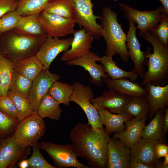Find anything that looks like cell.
<instances>
[{"instance_id":"17","label":"cell","mask_w":168,"mask_h":168,"mask_svg":"<svg viewBox=\"0 0 168 168\" xmlns=\"http://www.w3.org/2000/svg\"><path fill=\"white\" fill-rule=\"evenodd\" d=\"M71 47L64 52L61 60L67 62L84 55L90 52L92 43L94 38L83 28L74 30Z\"/></svg>"},{"instance_id":"20","label":"cell","mask_w":168,"mask_h":168,"mask_svg":"<svg viewBox=\"0 0 168 168\" xmlns=\"http://www.w3.org/2000/svg\"><path fill=\"white\" fill-rule=\"evenodd\" d=\"M147 117L138 119L133 117L125 123V128L120 132L113 133V137L119 140L128 148H130L142 138Z\"/></svg>"},{"instance_id":"1","label":"cell","mask_w":168,"mask_h":168,"mask_svg":"<svg viewBox=\"0 0 168 168\" xmlns=\"http://www.w3.org/2000/svg\"><path fill=\"white\" fill-rule=\"evenodd\" d=\"M110 135L105 128L92 129L88 123H79L71 130V140L78 156L91 168L107 167V145Z\"/></svg>"},{"instance_id":"23","label":"cell","mask_w":168,"mask_h":168,"mask_svg":"<svg viewBox=\"0 0 168 168\" xmlns=\"http://www.w3.org/2000/svg\"><path fill=\"white\" fill-rule=\"evenodd\" d=\"M93 104L96 108L100 120L103 125L105 126V129L110 135L112 133L123 130L125 128V122L133 117L124 113L113 114L96 104Z\"/></svg>"},{"instance_id":"26","label":"cell","mask_w":168,"mask_h":168,"mask_svg":"<svg viewBox=\"0 0 168 168\" xmlns=\"http://www.w3.org/2000/svg\"><path fill=\"white\" fill-rule=\"evenodd\" d=\"M99 62L103 65L105 72L112 79L127 78L135 82L138 79L137 73L132 71H125L119 68L112 56L104 55L100 57Z\"/></svg>"},{"instance_id":"18","label":"cell","mask_w":168,"mask_h":168,"mask_svg":"<svg viewBox=\"0 0 168 168\" xmlns=\"http://www.w3.org/2000/svg\"><path fill=\"white\" fill-rule=\"evenodd\" d=\"M131 160L129 148L119 139L110 137L107 145L108 168H128Z\"/></svg>"},{"instance_id":"41","label":"cell","mask_w":168,"mask_h":168,"mask_svg":"<svg viewBox=\"0 0 168 168\" xmlns=\"http://www.w3.org/2000/svg\"><path fill=\"white\" fill-rule=\"evenodd\" d=\"M18 0H0V18L16 10Z\"/></svg>"},{"instance_id":"45","label":"cell","mask_w":168,"mask_h":168,"mask_svg":"<svg viewBox=\"0 0 168 168\" xmlns=\"http://www.w3.org/2000/svg\"><path fill=\"white\" fill-rule=\"evenodd\" d=\"M18 167L20 168H29V162L28 159H23L18 164Z\"/></svg>"},{"instance_id":"13","label":"cell","mask_w":168,"mask_h":168,"mask_svg":"<svg viewBox=\"0 0 168 168\" xmlns=\"http://www.w3.org/2000/svg\"><path fill=\"white\" fill-rule=\"evenodd\" d=\"M73 37L60 39L48 37L42 43L35 56L41 62L43 69H49L51 63L60 53L69 49Z\"/></svg>"},{"instance_id":"31","label":"cell","mask_w":168,"mask_h":168,"mask_svg":"<svg viewBox=\"0 0 168 168\" xmlns=\"http://www.w3.org/2000/svg\"><path fill=\"white\" fill-rule=\"evenodd\" d=\"M73 90V85L56 81L51 86L48 92L59 104L68 106Z\"/></svg>"},{"instance_id":"10","label":"cell","mask_w":168,"mask_h":168,"mask_svg":"<svg viewBox=\"0 0 168 168\" xmlns=\"http://www.w3.org/2000/svg\"><path fill=\"white\" fill-rule=\"evenodd\" d=\"M75 14L74 20L80 27H83L86 32L98 40L102 37L100 32V25L96 20L100 16L94 14L91 0H72Z\"/></svg>"},{"instance_id":"2","label":"cell","mask_w":168,"mask_h":168,"mask_svg":"<svg viewBox=\"0 0 168 168\" xmlns=\"http://www.w3.org/2000/svg\"><path fill=\"white\" fill-rule=\"evenodd\" d=\"M99 16L100 33L106 44V55L113 57L118 54L123 62H128L129 57L126 45V34L118 22L117 14L105 6Z\"/></svg>"},{"instance_id":"11","label":"cell","mask_w":168,"mask_h":168,"mask_svg":"<svg viewBox=\"0 0 168 168\" xmlns=\"http://www.w3.org/2000/svg\"><path fill=\"white\" fill-rule=\"evenodd\" d=\"M129 27L126 34V45L129 58L133 62L134 67L132 71L137 73L142 79L145 71L144 65H147L148 56L146 52L142 51L141 44L137 36L136 30L138 28L136 24L129 20Z\"/></svg>"},{"instance_id":"25","label":"cell","mask_w":168,"mask_h":168,"mask_svg":"<svg viewBox=\"0 0 168 168\" xmlns=\"http://www.w3.org/2000/svg\"><path fill=\"white\" fill-rule=\"evenodd\" d=\"M13 68L18 73L33 81L43 69V66L35 55L14 63Z\"/></svg>"},{"instance_id":"46","label":"cell","mask_w":168,"mask_h":168,"mask_svg":"<svg viewBox=\"0 0 168 168\" xmlns=\"http://www.w3.org/2000/svg\"><path fill=\"white\" fill-rule=\"evenodd\" d=\"M161 4L163 8L162 9V12L166 13L168 15V0H158Z\"/></svg>"},{"instance_id":"35","label":"cell","mask_w":168,"mask_h":168,"mask_svg":"<svg viewBox=\"0 0 168 168\" xmlns=\"http://www.w3.org/2000/svg\"><path fill=\"white\" fill-rule=\"evenodd\" d=\"M7 96L15 106L18 113V119L20 121L35 112L28 97L9 91Z\"/></svg>"},{"instance_id":"34","label":"cell","mask_w":168,"mask_h":168,"mask_svg":"<svg viewBox=\"0 0 168 168\" xmlns=\"http://www.w3.org/2000/svg\"><path fill=\"white\" fill-rule=\"evenodd\" d=\"M50 0H18L16 11L21 16L39 15Z\"/></svg>"},{"instance_id":"15","label":"cell","mask_w":168,"mask_h":168,"mask_svg":"<svg viewBox=\"0 0 168 168\" xmlns=\"http://www.w3.org/2000/svg\"><path fill=\"white\" fill-rule=\"evenodd\" d=\"M60 77L59 74L51 73L49 69H43L34 80L28 97L35 111H37L42 99L51 86Z\"/></svg>"},{"instance_id":"32","label":"cell","mask_w":168,"mask_h":168,"mask_svg":"<svg viewBox=\"0 0 168 168\" xmlns=\"http://www.w3.org/2000/svg\"><path fill=\"white\" fill-rule=\"evenodd\" d=\"M14 63L0 54V97L7 96Z\"/></svg>"},{"instance_id":"12","label":"cell","mask_w":168,"mask_h":168,"mask_svg":"<svg viewBox=\"0 0 168 168\" xmlns=\"http://www.w3.org/2000/svg\"><path fill=\"white\" fill-rule=\"evenodd\" d=\"M30 147L20 143L12 136L0 141V168L13 167L29 154Z\"/></svg>"},{"instance_id":"27","label":"cell","mask_w":168,"mask_h":168,"mask_svg":"<svg viewBox=\"0 0 168 168\" xmlns=\"http://www.w3.org/2000/svg\"><path fill=\"white\" fill-rule=\"evenodd\" d=\"M58 102L48 92L42 99L36 111L42 119L48 118L58 120L62 111Z\"/></svg>"},{"instance_id":"4","label":"cell","mask_w":168,"mask_h":168,"mask_svg":"<svg viewBox=\"0 0 168 168\" xmlns=\"http://www.w3.org/2000/svg\"><path fill=\"white\" fill-rule=\"evenodd\" d=\"M1 35L0 54L14 63L21 59L35 55L47 35L33 37L18 34L13 30Z\"/></svg>"},{"instance_id":"5","label":"cell","mask_w":168,"mask_h":168,"mask_svg":"<svg viewBox=\"0 0 168 168\" xmlns=\"http://www.w3.org/2000/svg\"><path fill=\"white\" fill-rule=\"evenodd\" d=\"M38 146L40 149L47 153L53 160L56 168H91L78 160V154L72 143L59 145L44 141L38 143Z\"/></svg>"},{"instance_id":"8","label":"cell","mask_w":168,"mask_h":168,"mask_svg":"<svg viewBox=\"0 0 168 168\" xmlns=\"http://www.w3.org/2000/svg\"><path fill=\"white\" fill-rule=\"evenodd\" d=\"M121 10L128 20L137 24L139 30V35L142 37L155 27L159 23L163 8L158 6L152 11H141L131 7L129 5L118 2Z\"/></svg>"},{"instance_id":"19","label":"cell","mask_w":168,"mask_h":168,"mask_svg":"<svg viewBox=\"0 0 168 168\" xmlns=\"http://www.w3.org/2000/svg\"><path fill=\"white\" fill-rule=\"evenodd\" d=\"M160 142V140L141 138L130 148V160L155 167L158 160L156 156V147Z\"/></svg>"},{"instance_id":"29","label":"cell","mask_w":168,"mask_h":168,"mask_svg":"<svg viewBox=\"0 0 168 168\" xmlns=\"http://www.w3.org/2000/svg\"><path fill=\"white\" fill-rule=\"evenodd\" d=\"M43 11L69 19L75 18L72 0H50Z\"/></svg>"},{"instance_id":"37","label":"cell","mask_w":168,"mask_h":168,"mask_svg":"<svg viewBox=\"0 0 168 168\" xmlns=\"http://www.w3.org/2000/svg\"><path fill=\"white\" fill-rule=\"evenodd\" d=\"M20 16L16 10L0 18V35L15 29L18 24Z\"/></svg>"},{"instance_id":"22","label":"cell","mask_w":168,"mask_h":168,"mask_svg":"<svg viewBox=\"0 0 168 168\" xmlns=\"http://www.w3.org/2000/svg\"><path fill=\"white\" fill-rule=\"evenodd\" d=\"M103 83L109 89L117 91L129 96L146 97L147 91L145 88L136 82L127 78L113 79L109 77L103 79Z\"/></svg>"},{"instance_id":"47","label":"cell","mask_w":168,"mask_h":168,"mask_svg":"<svg viewBox=\"0 0 168 168\" xmlns=\"http://www.w3.org/2000/svg\"><path fill=\"white\" fill-rule=\"evenodd\" d=\"M155 167L160 168H168V166L164 165L163 163H159L158 162L155 165Z\"/></svg>"},{"instance_id":"3","label":"cell","mask_w":168,"mask_h":168,"mask_svg":"<svg viewBox=\"0 0 168 168\" xmlns=\"http://www.w3.org/2000/svg\"><path fill=\"white\" fill-rule=\"evenodd\" d=\"M142 37L151 44L153 51L151 54V48H147L148 69L144 72L141 86H142L150 82L155 86H164L168 82V48L163 46L150 32Z\"/></svg>"},{"instance_id":"14","label":"cell","mask_w":168,"mask_h":168,"mask_svg":"<svg viewBox=\"0 0 168 168\" xmlns=\"http://www.w3.org/2000/svg\"><path fill=\"white\" fill-rule=\"evenodd\" d=\"M100 57L95 53L90 51L84 55L66 62V63L68 66L76 65L83 68L91 76V82L96 86H102L103 79L109 77L103 65L96 63L99 62Z\"/></svg>"},{"instance_id":"30","label":"cell","mask_w":168,"mask_h":168,"mask_svg":"<svg viewBox=\"0 0 168 168\" xmlns=\"http://www.w3.org/2000/svg\"><path fill=\"white\" fill-rule=\"evenodd\" d=\"M164 111L160 110L157 111L149 124L145 126L142 133V138L154 140L161 139L162 137Z\"/></svg>"},{"instance_id":"44","label":"cell","mask_w":168,"mask_h":168,"mask_svg":"<svg viewBox=\"0 0 168 168\" xmlns=\"http://www.w3.org/2000/svg\"><path fill=\"white\" fill-rule=\"evenodd\" d=\"M155 166L143 164L135 161L130 160L128 168H154Z\"/></svg>"},{"instance_id":"9","label":"cell","mask_w":168,"mask_h":168,"mask_svg":"<svg viewBox=\"0 0 168 168\" xmlns=\"http://www.w3.org/2000/svg\"><path fill=\"white\" fill-rule=\"evenodd\" d=\"M38 19L49 38L60 37L72 34L76 22L74 19L65 18L43 11Z\"/></svg>"},{"instance_id":"33","label":"cell","mask_w":168,"mask_h":168,"mask_svg":"<svg viewBox=\"0 0 168 168\" xmlns=\"http://www.w3.org/2000/svg\"><path fill=\"white\" fill-rule=\"evenodd\" d=\"M33 81L14 70L8 91L28 97Z\"/></svg>"},{"instance_id":"39","label":"cell","mask_w":168,"mask_h":168,"mask_svg":"<svg viewBox=\"0 0 168 168\" xmlns=\"http://www.w3.org/2000/svg\"><path fill=\"white\" fill-rule=\"evenodd\" d=\"M19 122L17 118L9 117L0 111V138L12 133Z\"/></svg>"},{"instance_id":"6","label":"cell","mask_w":168,"mask_h":168,"mask_svg":"<svg viewBox=\"0 0 168 168\" xmlns=\"http://www.w3.org/2000/svg\"><path fill=\"white\" fill-rule=\"evenodd\" d=\"M72 85L70 101L75 103L82 109L87 117L88 123L93 130H100L103 128V124L96 108L91 102L94 98L92 88L78 82L74 83Z\"/></svg>"},{"instance_id":"38","label":"cell","mask_w":168,"mask_h":168,"mask_svg":"<svg viewBox=\"0 0 168 168\" xmlns=\"http://www.w3.org/2000/svg\"><path fill=\"white\" fill-rule=\"evenodd\" d=\"M33 151L32 155L28 159L29 168H55L48 162L41 154L37 142L31 146Z\"/></svg>"},{"instance_id":"43","label":"cell","mask_w":168,"mask_h":168,"mask_svg":"<svg viewBox=\"0 0 168 168\" xmlns=\"http://www.w3.org/2000/svg\"><path fill=\"white\" fill-rule=\"evenodd\" d=\"M163 119V130L162 137L165 136L168 131V108H166L164 110Z\"/></svg>"},{"instance_id":"28","label":"cell","mask_w":168,"mask_h":168,"mask_svg":"<svg viewBox=\"0 0 168 168\" xmlns=\"http://www.w3.org/2000/svg\"><path fill=\"white\" fill-rule=\"evenodd\" d=\"M150 111V106L146 97L130 96L124 112L138 119L147 117Z\"/></svg>"},{"instance_id":"42","label":"cell","mask_w":168,"mask_h":168,"mask_svg":"<svg viewBox=\"0 0 168 168\" xmlns=\"http://www.w3.org/2000/svg\"><path fill=\"white\" fill-rule=\"evenodd\" d=\"M155 152L156 157L158 160L168 154V146L160 142L156 147Z\"/></svg>"},{"instance_id":"21","label":"cell","mask_w":168,"mask_h":168,"mask_svg":"<svg viewBox=\"0 0 168 168\" xmlns=\"http://www.w3.org/2000/svg\"><path fill=\"white\" fill-rule=\"evenodd\" d=\"M143 86L147 91L146 98L150 106L148 116L152 119L157 111L164 110L168 105V84L155 86L148 82Z\"/></svg>"},{"instance_id":"7","label":"cell","mask_w":168,"mask_h":168,"mask_svg":"<svg viewBox=\"0 0 168 168\" xmlns=\"http://www.w3.org/2000/svg\"><path fill=\"white\" fill-rule=\"evenodd\" d=\"M12 135L20 143L30 147L36 143L44 134L45 123L36 111L20 121Z\"/></svg>"},{"instance_id":"48","label":"cell","mask_w":168,"mask_h":168,"mask_svg":"<svg viewBox=\"0 0 168 168\" xmlns=\"http://www.w3.org/2000/svg\"><path fill=\"white\" fill-rule=\"evenodd\" d=\"M164 157L165 160L163 164L166 166H168V154L166 155Z\"/></svg>"},{"instance_id":"24","label":"cell","mask_w":168,"mask_h":168,"mask_svg":"<svg viewBox=\"0 0 168 168\" xmlns=\"http://www.w3.org/2000/svg\"><path fill=\"white\" fill-rule=\"evenodd\" d=\"M38 16H21L17 27L13 30L19 34L30 37L47 35L38 20Z\"/></svg>"},{"instance_id":"36","label":"cell","mask_w":168,"mask_h":168,"mask_svg":"<svg viewBox=\"0 0 168 168\" xmlns=\"http://www.w3.org/2000/svg\"><path fill=\"white\" fill-rule=\"evenodd\" d=\"M168 15L164 12L161 14L159 24L150 31L151 34L156 37L161 43L168 48Z\"/></svg>"},{"instance_id":"16","label":"cell","mask_w":168,"mask_h":168,"mask_svg":"<svg viewBox=\"0 0 168 168\" xmlns=\"http://www.w3.org/2000/svg\"><path fill=\"white\" fill-rule=\"evenodd\" d=\"M130 96L117 91L109 89L105 90L100 96L91 100L92 104H96L111 113L122 114Z\"/></svg>"},{"instance_id":"40","label":"cell","mask_w":168,"mask_h":168,"mask_svg":"<svg viewBox=\"0 0 168 168\" xmlns=\"http://www.w3.org/2000/svg\"><path fill=\"white\" fill-rule=\"evenodd\" d=\"M0 111L9 117L18 118L17 110L8 96L0 97Z\"/></svg>"}]
</instances>
